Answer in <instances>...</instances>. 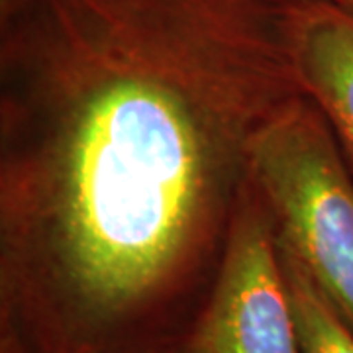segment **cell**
I'll use <instances>...</instances> for the list:
<instances>
[{
    "label": "cell",
    "mask_w": 353,
    "mask_h": 353,
    "mask_svg": "<svg viewBox=\"0 0 353 353\" xmlns=\"http://www.w3.org/2000/svg\"><path fill=\"white\" fill-rule=\"evenodd\" d=\"M281 263L299 332L301 353H353V332L316 287L304 267L281 243Z\"/></svg>",
    "instance_id": "obj_5"
},
{
    "label": "cell",
    "mask_w": 353,
    "mask_h": 353,
    "mask_svg": "<svg viewBox=\"0 0 353 353\" xmlns=\"http://www.w3.org/2000/svg\"><path fill=\"white\" fill-rule=\"evenodd\" d=\"M303 92L322 110L353 175V16L334 0H304L296 41Z\"/></svg>",
    "instance_id": "obj_4"
},
{
    "label": "cell",
    "mask_w": 353,
    "mask_h": 353,
    "mask_svg": "<svg viewBox=\"0 0 353 353\" xmlns=\"http://www.w3.org/2000/svg\"><path fill=\"white\" fill-rule=\"evenodd\" d=\"M250 175L273 212L279 243L353 332V175L326 116L306 94L255 139Z\"/></svg>",
    "instance_id": "obj_2"
},
{
    "label": "cell",
    "mask_w": 353,
    "mask_h": 353,
    "mask_svg": "<svg viewBox=\"0 0 353 353\" xmlns=\"http://www.w3.org/2000/svg\"><path fill=\"white\" fill-rule=\"evenodd\" d=\"M340 6L345 10V12H350L353 16V0H341Z\"/></svg>",
    "instance_id": "obj_7"
},
{
    "label": "cell",
    "mask_w": 353,
    "mask_h": 353,
    "mask_svg": "<svg viewBox=\"0 0 353 353\" xmlns=\"http://www.w3.org/2000/svg\"><path fill=\"white\" fill-rule=\"evenodd\" d=\"M0 353H32L22 341L18 340L10 332H2L0 338Z\"/></svg>",
    "instance_id": "obj_6"
},
{
    "label": "cell",
    "mask_w": 353,
    "mask_h": 353,
    "mask_svg": "<svg viewBox=\"0 0 353 353\" xmlns=\"http://www.w3.org/2000/svg\"><path fill=\"white\" fill-rule=\"evenodd\" d=\"M334 2H336V4H340V2H341V0H334Z\"/></svg>",
    "instance_id": "obj_9"
},
{
    "label": "cell",
    "mask_w": 353,
    "mask_h": 353,
    "mask_svg": "<svg viewBox=\"0 0 353 353\" xmlns=\"http://www.w3.org/2000/svg\"><path fill=\"white\" fill-rule=\"evenodd\" d=\"M176 353H301L273 212L252 175L212 287Z\"/></svg>",
    "instance_id": "obj_3"
},
{
    "label": "cell",
    "mask_w": 353,
    "mask_h": 353,
    "mask_svg": "<svg viewBox=\"0 0 353 353\" xmlns=\"http://www.w3.org/2000/svg\"><path fill=\"white\" fill-rule=\"evenodd\" d=\"M157 353H176L175 350H163V352H157Z\"/></svg>",
    "instance_id": "obj_8"
},
{
    "label": "cell",
    "mask_w": 353,
    "mask_h": 353,
    "mask_svg": "<svg viewBox=\"0 0 353 353\" xmlns=\"http://www.w3.org/2000/svg\"><path fill=\"white\" fill-rule=\"evenodd\" d=\"M304 0H0L2 332L155 353L212 287Z\"/></svg>",
    "instance_id": "obj_1"
}]
</instances>
